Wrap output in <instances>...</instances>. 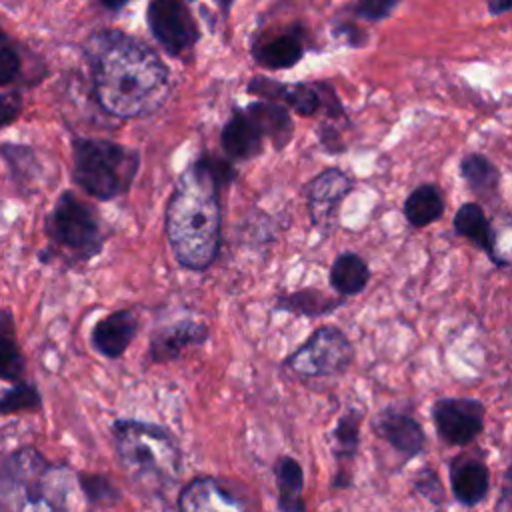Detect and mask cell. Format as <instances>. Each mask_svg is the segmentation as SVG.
I'll use <instances>...</instances> for the list:
<instances>
[{"instance_id": "6da1fadb", "label": "cell", "mask_w": 512, "mask_h": 512, "mask_svg": "<svg viewBox=\"0 0 512 512\" xmlns=\"http://www.w3.org/2000/svg\"><path fill=\"white\" fill-rule=\"evenodd\" d=\"M98 104L112 116L136 118L158 110L170 92L162 60L136 38L102 30L86 48Z\"/></svg>"}, {"instance_id": "7c38bea8", "label": "cell", "mask_w": 512, "mask_h": 512, "mask_svg": "<svg viewBox=\"0 0 512 512\" xmlns=\"http://www.w3.org/2000/svg\"><path fill=\"white\" fill-rule=\"evenodd\" d=\"M376 432L406 460L422 454L426 446V432L422 424L408 412L388 406L376 418Z\"/></svg>"}, {"instance_id": "f35d334b", "label": "cell", "mask_w": 512, "mask_h": 512, "mask_svg": "<svg viewBox=\"0 0 512 512\" xmlns=\"http://www.w3.org/2000/svg\"><path fill=\"white\" fill-rule=\"evenodd\" d=\"M218 2H220V6H222L224 10H226V8L232 4V0H218Z\"/></svg>"}, {"instance_id": "ab89813d", "label": "cell", "mask_w": 512, "mask_h": 512, "mask_svg": "<svg viewBox=\"0 0 512 512\" xmlns=\"http://www.w3.org/2000/svg\"><path fill=\"white\" fill-rule=\"evenodd\" d=\"M2 38H4V36H2V32H0V42H2Z\"/></svg>"}, {"instance_id": "3957f363", "label": "cell", "mask_w": 512, "mask_h": 512, "mask_svg": "<svg viewBox=\"0 0 512 512\" xmlns=\"http://www.w3.org/2000/svg\"><path fill=\"white\" fill-rule=\"evenodd\" d=\"M112 434L120 468L140 494L158 498L174 486L182 454L166 428L138 420H116Z\"/></svg>"}, {"instance_id": "d590c367", "label": "cell", "mask_w": 512, "mask_h": 512, "mask_svg": "<svg viewBox=\"0 0 512 512\" xmlns=\"http://www.w3.org/2000/svg\"><path fill=\"white\" fill-rule=\"evenodd\" d=\"M498 510H512V460L508 464V470L504 474L502 490H500V500L496 502Z\"/></svg>"}, {"instance_id": "9c48e42d", "label": "cell", "mask_w": 512, "mask_h": 512, "mask_svg": "<svg viewBox=\"0 0 512 512\" xmlns=\"http://www.w3.org/2000/svg\"><path fill=\"white\" fill-rule=\"evenodd\" d=\"M430 416L436 434L450 446H468L484 432L486 408L478 398L448 396L438 398Z\"/></svg>"}, {"instance_id": "ba28073f", "label": "cell", "mask_w": 512, "mask_h": 512, "mask_svg": "<svg viewBox=\"0 0 512 512\" xmlns=\"http://www.w3.org/2000/svg\"><path fill=\"white\" fill-rule=\"evenodd\" d=\"M248 92L264 96L266 100L284 102L300 116H314L318 112H324L330 118H344V108L336 92L332 90L330 84H324V82L282 84L270 78L256 76L248 84Z\"/></svg>"}, {"instance_id": "f546056e", "label": "cell", "mask_w": 512, "mask_h": 512, "mask_svg": "<svg viewBox=\"0 0 512 512\" xmlns=\"http://www.w3.org/2000/svg\"><path fill=\"white\" fill-rule=\"evenodd\" d=\"M6 164L12 170V176L18 180H30L34 176H30V168H36V156L34 150L28 146H20V144H2L0 148Z\"/></svg>"}, {"instance_id": "cb8c5ba5", "label": "cell", "mask_w": 512, "mask_h": 512, "mask_svg": "<svg viewBox=\"0 0 512 512\" xmlns=\"http://www.w3.org/2000/svg\"><path fill=\"white\" fill-rule=\"evenodd\" d=\"M274 476L278 486V508L286 512H302L306 504L302 502L304 490V472L298 460L282 456L274 464Z\"/></svg>"}, {"instance_id": "2e32d148", "label": "cell", "mask_w": 512, "mask_h": 512, "mask_svg": "<svg viewBox=\"0 0 512 512\" xmlns=\"http://www.w3.org/2000/svg\"><path fill=\"white\" fill-rule=\"evenodd\" d=\"M208 338V328L194 320H178L162 326L150 338V358L154 362H170L186 348L198 346Z\"/></svg>"}, {"instance_id": "f1b7e54d", "label": "cell", "mask_w": 512, "mask_h": 512, "mask_svg": "<svg viewBox=\"0 0 512 512\" xmlns=\"http://www.w3.org/2000/svg\"><path fill=\"white\" fill-rule=\"evenodd\" d=\"M42 406L40 392L32 384L16 382L10 390L0 396V414L16 412H34Z\"/></svg>"}, {"instance_id": "603a6c76", "label": "cell", "mask_w": 512, "mask_h": 512, "mask_svg": "<svg viewBox=\"0 0 512 512\" xmlns=\"http://www.w3.org/2000/svg\"><path fill=\"white\" fill-rule=\"evenodd\" d=\"M246 110L252 114L256 120L258 128L262 130L264 138L272 140L276 150H282L294 134V124L286 108L274 100H264V102H254L248 104Z\"/></svg>"}, {"instance_id": "8fae6325", "label": "cell", "mask_w": 512, "mask_h": 512, "mask_svg": "<svg viewBox=\"0 0 512 512\" xmlns=\"http://www.w3.org/2000/svg\"><path fill=\"white\" fill-rule=\"evenodd\" d=\"M352 178L340 168H326L306 186V202L312 224L320 232H330L342 200L352 192Z\"/></svg>"}, {"instance_id": "4fadbf2b", "label": "cell", "mask_w": 512, "mask_h": 512, "mask_svg": "<svg viewBox=\"0 0 512 512\" xmlns=\"http://www.w3.org/2000/svg\"><path fill=\"white\" fill-rule=\"evenodd\" d=\"M448 480L454 500L466 508H474L484 502L490 490L488 466L466 454H458L448 462Z\"/></svg>"}, {"instance_id": "52a82bcc", "label": "cell", "mask_w": 512, "mask_h": 512, "mask_svg": "<svg viewBox=\"0 0 512 512\" xmlns=\"http://www.w3.org/2000/svg\"><path fill=\"white\" fill-rule=\"evenodd\" d=\"M354 358V346L334 324L316 328L310 338L288 358L286 368L302 378H322L342 374Z\"/></svg>"}, {"instance_id": "83f0119b", "label": "cell", "mask_w": 512, "mask_h": 512, "mask_svg": "<svg viewBox=\"0 0 512 512\" xmlns=\"http://www.w3.org/2000/svg\"><path fill=\"white\" fill-rule=\"evenodd\" d=\"M78 484L84 492V498L92 506H114L122 498L120 490L112 484V480L100 474H80Z\"/></svg>"}, {"instance_id": "4316f807", "label": "cell", "mask_w": 512, "mask_h": 512, "mask_svg": "<svg viewBox=\"0 0 512 512\" xmlns=\"http://www.w3.org/2000/svg\"><path fill=\"white\" fill-rule=\"evenodd\" d=\"M362 410L348 408L336 422L332 438H334V456L340 462V470H344L346 462H352L360 444V424H362Z\"/></svg>"}, {"instance_id": "8d00e7d4", "label": "cell", "mask_w": 512, "mask_h": 512, "mask_svg": "<svg viewBox=\"0 0 512 512\" xmlns=\"http://www.w3.org/2000/svg\"><path fill=\"white\" fill-rule=\"evenodd\" d=\"M486 2H488L490 14H496V16L512 10V0H486Z\"/></svg>"}, {"instance_id": "5bb4252c", "label": "cell", "mask_w": 512, "mask_h": 512, "mask_svg": "<svg viewBox=\"0 0 512 512\" xmlns=\"http://www.w3.org/2000/svg\"><path fill=\"white\" fill-rule=\"evenodd\" d=\"M454 232L460 238H466L468 242H472L478 250H482L492 264L496 266H506L508 262L504 258H500V252L496 248V232L484 212V206L480 202H464L452 220Z\"/></svg>"}, {"instance_id": "d6a6232c", "label": "cell", "mask_w": 512, "mask_h": 512, "mask_svg": "<svg viewBox=\"0 0 512 512\" xmlns=\"http://www.w3.org/2000/svg\"><path fill=\"white\" fill-rule=\"evenodd\" d=\"M20 72V58L18 54L10 48L0 44V86H6L16 80Z\"/></svg>"}, {"instance_id": "5b68a950", "label": "cell", "mask_w": 512, "mask_h": 512, "mask_svg": "<svg viewBox=\"0 0 512 512\" xmlns=\"http://www.w3.org/2000/svg\"><path fill=\"white\" fill-rule=\"evenodd\" d=\"M138 168L140 156L132 148L102 138L72 140V178L78 188L98 200L126 194Z\"/></svg>"}, {"instance_id": "ffe728a7", "label": "cell", "mask_w": 512, "mask_h": 512, "mask_svg": "<svg viewBox=\"0 0 512 512\" xmlns=\"http://www.w3.org/2000/svg\"><path fill=\"white\" fill-rule=\"evenodd\" d=\"M444 196L442 190L432 184H420L416 186L404 200V218L412 228H426L434 222H438L444 214Z\"/></svg>"}, {"instance_id": "d4e9b609", "label": "cell", "mask_w": 512, "mask_h": 512, "mask_svg": "<svg viewBox=\"0 0 512 512\" xmlns=\"http://www.w3.org/2000/svg\"><path fill=\"white\" fill-rule=\"evenodd\" d=\"M344 300H346V296L332 298L316 288H304V290H296V292L280 296L276 302V310H284V312H290L296 316L318 318V316H326V314L334 312L336 308H340L344 304Z\"/></svg>"}, {"instance_id": "4dcf8cb0", "label": "cell", "mask_w": 512, "mask_h": 512, "mask_svg": "<svg viewBox=\"0 0 512 512\" xmlns=\"http://www.w3.org/2000/svg\"><path fill=\"white\" fill-rule=\"evenodd\" d=\"M414 490L434 506H442L446 502V488L436 470L424 466L414 476Z\"/></svg>"}, {"instance_id": "1f68e13d", "label": "cell", "mask_w": 512, "mask_h": 512, "mask_svg": "<svg viewBox=\"0 0 512 512\" xmlns=\"http://www.w3.org/2000/svg\"><path fill=\"white\" fill-rule=\"evenodd\" d=\"M398 2L400 0H358L354 12L368 22H380L392 14Z\"/></svg>"}, {"instance_id": "836d02e7", "label": "cell", "mask_w": 512, "mask_h": 512, "mask_svg": "<svg viewBox=\"0 0 512 512\" xmlns=\"http://www.w3.org/2000/svg\"><path fill=\"white\" fill-rule=\"evenodd\" d=\"M22 112V98L18 92H0V130L12 124Z\"/></svg>"}, {"instance_id": "ac0fdd59", "label": "cell", "mask_w": 512, "mask_h": 512, "mask_svg": "<svg viewBox=\"0 0 512 512\" xmlns=\"http://www.w3.org/2000/svg\"><path fill=\"white\" fill-rule=\"evenodd\" d=\"M180 510H244L246 504L238 500L220 480L216 478H194L184 486L178 496Z\"/></svg>"}, {"instance_id": "74e56055", "label": "cell", "mask_w": 512, "mask_h": 512, "mask_svg": "<svg viewBox=\"0 0 512 512\" xmlns=\"http://www.w3.org/2000/svg\"><path fill=\"white\" fill-rule=\"evenodd\" d=\"M106 8H110V10H118V8H122L128 0H100Z\"/></svg>"}, {"instance_id": "9a60e30c", "label": "cell", "mask_w": 512, "mask_h": 512, "mask_svg": "<svg viewBox=\"0 0 512 512\" xmlns=\"http://www.w3.org/2000/svg\"><path fill=\"white\" fill-rule=\"evenodd\" d=\"M220 142L230 160H250L262 152L264 134L246 108L234 110L222 128Z\"/></svg>"}, {"instance_id": "44dd1931", "label": "cell", "mask_w": 512, "mask_h": 512, "mask_svg": "<svg viewBox=\"0 0 512 512\" xmlns=\"http://www.w3.org/2000/svg\"><path fill=\"white\" fill-rule=\"evenodd\" d=\"M302 54H304V44L296 32H282L254 46L256 62L270 70L292 68L302 58Z\"/></svg>"}, {"instance_id": "e0dca14e", "label": "cell", "mask_w": 512, "mask_h": 512, "mask_svg": "<svg viewBox=\"0 0 512 512\" xmlns=\"http://www.w3.org/2000/svg\"><path fill=\"white\" fill-rule=\"evenodd\" d=\"M138 330V320L130 310H116L102 318L90 334V342L98 354L106 358H120Z\"/></svg>"}, {"instance_id": "7a4b0ae2", "label": "cell", "mask_w": 512, "mask_h": 512, "mask_svg": "<svg viewBox=\"0 0 512 512\" xmlns=\"http://www.w3.org/2000/svg\"><path fill=\"white\" fill-rule=\"evenodd\" d=\"M234 180L230 162L200 156L178 178L166 206V236L176 260L188 270H206L220 248V190Z\"/></svg>"}, {"instance_id": "e575fe53", "label": "cell", "mask_w": 512, "mask_h": 512, "mask_svg": "<svg viewBox=\"0 0 512 512\" xmlns=\"http://www.w3.org/2000/svg\"><path fill=\"white\" fill-rule=\"evenodd\" d=\"M318 136H320V142L324 144V148H326L328 152L336 154V152H344V150H346V146H344V142L340 140V136H338V132H336L334 126H326V124H324V126L320 128Z\"/></svg>"}, {"instance_id": "d6986e66", "label": "cell", "mask_w": 512, "mask_h": 512, "mask_svg": "<svg viewBox=\"0 0 512 512\" xmlns=\"http://www.w3.org/2000/svg\"><path fill=\"white\" fill-rule=\"evenodd\" d=\"M460 176L468 190L482 202H494L500 192V170L480 152H470L460 160Z\"/></svg>"}, {"instance_id": "484cf974", "label": "cell", "mask_w": 512, "mask_h": 512, "mask_svg": "<svg viewBox=\"0 0 512 512\" xmlns=\"http://www.w3.org/2000/svg\"><path fill=\"white\" fill-rule=\"evenodd\" d=\"M24 356L16 342L14 316L8 308H0V378L8 382H22Z\"/></svg>"}, {"instance_id": "277c9868", "label": "cell", "mask_w": 512, "mask_h": 512, "mask_svg": "<svg viewBox=\"0 0 512 512\" xmlns=\"http://www.w3.org/2000/svg\"><path fill=\"white\" fill-rule=\"evenodd\" d=\"M68 470L52 466L34 448L10 454L0 468V506L18 510L68 508Z\"/></svg>"}, {"instance_id": "8992f818", "label": "cell", "mask_w": 512, "mask_h": 512, "mask_svg": "<svg viewBox=\"0 0 512 512\" xmlns=\"http://www.w3.org/2000/svg\"><path fill=\"white\" fill-rule=\"evenodd\" d=\"M50 242L72 262L96 256L104 246L98 214L70 190H64L46 218Z\"/></svg>"}, {"instance_id": "7402d4cb", "label": "cell", "mask_w": 512, "mask_h": 512, "mask_svg": "<svg viewBox=\"0 0 512 512\" xmlns=\"http://www.w3.org/2000/svg\"><path fill=\"white\" fill-rule=\"evenodd\" d=\"M328 280H330V286L340 296H346V298L356 296L366 288L370 280V266L360 254L342 252L332 262Z\"/></svg>"}, {"instance_id": "30bf717a", "label": "cell", "mask_w": 512, "mask_h": 512, "mask_svg": "<svg viewBox=\"0 0 512 512\" xmlns=\"http://www.w3.org/2000/svg\"><path fill=\"white\" fill-rule=\"evenodd\" d=\"M148 24L154 38L174 56L184 54L198 40L196 22L180 0H152Z\"/></svg>"}]
</instances>
